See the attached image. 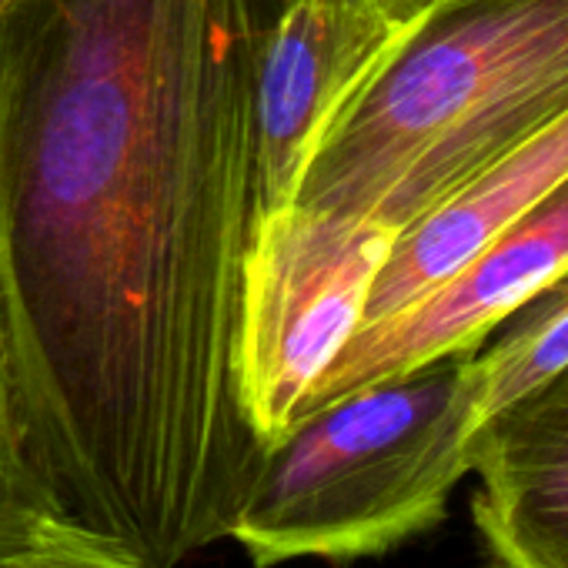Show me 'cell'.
I'll return each instance as SVG.
<instances>
[{
  "label": "cell",
  "instance_id": "cell-1",
  "mask_svg": "<svg viewBox=\"0 0 568 568\" xmlns=\"http://www.w3.org/2000/svg\"><path fill=\"white\" fill-rule=\"evenodd\" d=\"M281 0L0 8V318L28 455L144 568L227 538L264 445L237 388Z\"/></svg>",
  "mask_w": 568,
  "mask_h": 568
},
{
  "label": "cell",
  "instance_id": "cell-2",
  "mask_svg": "<svg viewBox=\"0 0 568 568\" xmlns=\"http://www.w3.org/2000/svg\"><path fill=\"white\" fill-rule=\"evenodd\" d=\"M568 111V0H435L295 204L392 234Z\"/></svg>",
  "mask_w": 568,
  "mask_h": 568
},
{
  "label": "cell",
  "instance_id": "cell-3",
  "mask_svg": "<svg viewBox=\"0 0 568 568\" xmlns=\"http://www.w3.org/2000/svg\"><path fill=\"white\" fill-rule=\"evenodd\" d=\"M475 352L345 395L271 445L227 538L254 568L382 558L448 518L468 475Z\"/></svg>",
  "mask_w": 568,
  "mask_h": 568
},
{
  "label": "cell",
  "instance_id": "cell-4",
  "mask_svg": "<svg viewBox=\"0 0 568 568\" xmlns=\"http://www.w3.org/2000/svg\"><path fill=\"white\" fill-rule=\"evenodd\" d=\"M395 234L308 207L261 217L241 292L237 388L264 448L277 445L365 322Z\"/></svg>",
  "mask_w": 568,
  "mask_h": 568
},
{
  "label": "cell",
  "instance_id": "cell-5",
  "mask_svg": "<svg viewBox=\"0 0 568 568\" xmlns=\"http://www.w3.org/2000/svg\"><path fill=\"white\" fill-rule=\"evenodd\" d=\"M565 271L568 178L435 292L382 322L362 325L305 398L298 422L345 395L392 382L445 355L478 352L515 308Z\"/></svg>",
  "mask_w": 568,
  "mask_h": 568
},
{
  "label": "cell",
  "instance_id": "cell-6",
  "mask_svg": "<svg viewBox=\"0 0 568 568\" xmlns=\"http://www.w3.org/2000/svg\"><path fill=\"white\" fill-rule=\"evenodd\" d=\"M412 28L368 0H281L257 81L261 217L295 204L318 148Z\"/></svg>",
  "mask_w": 568,
  "mask_h": 568
},
{
  "label": "cell",
  "instance_id": "cell-7",
  "mask_svg": "<svg viewBox=\"0 0 568 568\" xmlns=\"http://www.w3.org/2000/svg\"><path fill=\"white\" fill-rule=\"evenodd\" d=\"M475 568H568V365L475 425Z\"/></svg>",
  "mask_w": 568,
  "mask_h": 568
},
{
  "label": "cell",
  "instance_id": "cell-8",
  "mask_svg": "<svg viewBox=\"0 0 568 568\" xmlns=\"http://www.w3.org/2000/svg\"><path fill=\"white\" fill-rule=\"evenodd\" d=\"M565 178L568 111L395 234L375 274L362 325L382 322L435 292Z\"/></svg>",
  "mask_w": 568,
  "mask_h": 568
},
{
  "label": "cell",
  "instance_id": "cell-9",
  "mask_svg": "<svg viewBox=\"0 0 568 568\" xmlns=\"http://www.w3.org/2000/svg\"><path fill=\"white\" fill-rule=\"evenodd\" d=\"M0 568H144L124 545L84 528L38 475L11 382L0 318Z\"/></svg>",
  "mask_w": 568,
  "mask_h": 568
},
{
  "label": "cell",
  "instance_id": "cell-10",
  "mask_svg": "<svg viewBox=\"0 0 568 568\" xmlns=\"http://www.w3.org/2000/svg\"><path fill=\"white\" fill-rule=\"evenodd\" d=\"M568 365V271L515 308L475 352V425Z\"/></svg>",
  "mask_w": 568,
  "mask_h": 568
},
{
  "label": "cell",
  "instance_id": "cell-11",
  "mask_svg": "<svg viewBox=\"0 0 568 568\" xmlns=\"http://www.w3.org/2000/svg\"><path fill=\"white\" fill-rule=\"evenodd\" d=\"M368 4L378 8L382 14H388L392 21L412 24V21H418L425 11L435 8V0H368Z\"/></svg>",
  "mask_w": 568,
  "mask_h": 568
},
{
  "label": "cell",
  "instance_id": "cell-12",
  "mask_svg": "<svg viewBox=\"0 0 568 568\" xmlns=\"http://www.w3.org/2000/svg\"><path fill=\"white\" fill-rule=\"evenodd\" d=\"M4 4H8V0H0V8H4Z\"/></svg>",
  "mask_w": 568,
  "mask_h": 568
}]
</instances>
